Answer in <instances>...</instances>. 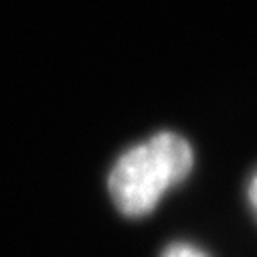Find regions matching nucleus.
Returning a JSON list of instances; mask_svg holds the SVG:
<instances>
[{
  "label": "nucleus",
  "instance_id": "f257e3e1",
  "mask_svg": "<svg viewBox=\"0 0 257 257\" xmlns=\"http://www.w3.org/2000/svg\"><path fill=\"white\" fill-rule=\"evenodd\" d=\"M192 164L195 154L190 144L174 132H160L130 148L115 162L107 180L109 195L119 213L148 215L166 190L190 174Z\"/></svg>",
  "mask_w": 257,
  "mask_h": 257
},
{
  "label": "nucleus",
  "instance_id": "7ed1b4c3",
  "mask_svg": "<svg viewBox=\"0 0 257 257\" xmlns=\"http://www.w3.org/2000/svg\"><path fill=\"white\" fill-rule=\"evenodd\" d=\"M249 203H251V207H253V211H255V215H257V172L253 174V178H251V182H249Z\"/></svg>",
  "mask_w": 257,
  "mask_h": 257
},
{
  "label": "nucleus",
  "instance_id": "f03ea898",
  "mask_svg": "<svg viewBox=\"0 0 257 257\" xmlns=\"http://www.w3.org/2000/svg\"><path fill=\"white\" fill-rule=\"evenodd\" d=\"M162 257H209L205 251H201L199 247L195 245H188V243H174L170 245Z\"/></svg>",
  "mask_w": 257,
  "mask_h": 257
}]
</instances>
